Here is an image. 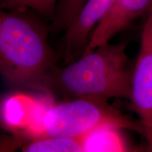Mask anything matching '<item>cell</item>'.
Instances as JSON below:
<instances>
[{
  "mask_svg": "<svg viewBox=\"0 0 152 152\" xmlns=\"http://www.w3.org/2000/svg\"><path fill=\"white\" fill-rule=\"evenodd\" d=\"M30 9L0 12V71L7 84L45 90L56 67L49 29Z\"/></svg>",
  "mask_w": 152,
  "mask_h": 152,
  "instance_id": "obj_1",
  "label": "cell"
},
{
  "mask_svg": "<svg viewBox=\"0 0 152 152\" xmlns=\"http://www.w3.org/2000/svg\"><path fill=\"white\" fill-rule=\"evenodd\" d=\"M127 43L100 45L65 68H54L46 89L68 97L129 99L134 67Z\"/></svg>",
  "mask_w": 152,
  "mask_h": 152,
  "instance_id": "obj_2",
  "label": "cell"
},
{
  "mask_svg": "<svg viewBox=\"0 0 152 152\" xmlns=\"http://www.w3.org/2000/svg\"><path fill=\"white\" fill-rule=\"evenodd\" d=\"M102 128L129 129L144 134L141 123L115 109L107 99L77 97L45 109L30 135L82 137Z\"/></svg>",
  "mask_w": 152,
  "mask_h": 152,
  "instance_id": "obj_3",
  "label": "cell"
},
{
  "mask_svg": "<svg viewBox=\"0 0 152 152\" xmlns=\"http://www.w3.org/2000/svg\"><path fill=\"white\" fill-rule=\"evenodd\" d=\"M130 106L138 115L152 151V6L147 12L131 82Z\"/></svg>",
  "mask_w": 152,
  "mask_h": 152,
  "instance_id": "obj_4",
  "label": "cell"
},
{
  "mask_svg": "<svg viewBox=\"0 0 152 152\" xmlns=\"http://www.w3.org/2000/svg\"><path fill=\"white\" fill-rule=\"evenodd\" d=\"M152 0H115L111 8L91 34L90 40L82 54L109 42L110 39L126 28L138 17L147 13Z\"/></svg>",
  "mask_w": 152,
  "mask_h": 152,
  "instance_id": "obj_5",
  "label": "cell"
},
{
  "mask_svg": "<svg viewBox=\"0 0 152 152\" xmlns=\"http://www.w3.org/2000/svg\"><path fill=\"white\" fill-rule=\"evenodd\" d=\"M115 0H87L78 14L66 29L65 52L66 63L83 54L95 28L111 8Z\"/></svg>",
  "mask_w": 152,
  "mask_h": 152,
  "instance_id": "obj_6",
  "label": "cell"
},
{
  "mask_svg": "<svg viewBox=\"0 0 152 152\" xmlns=\"http://www.w3.org/2000/svg\"><path fill=\"white\" fill-rule=\"evenodd\" d=\"M86 137H42L33 139L25 144L22 150L26 152H77L85 151Z\"/></svg>",
  "mask_w": 152,
  "mask_h": 152,
  "instance_id": "obj_7",
  "label": "cell"
},
{
  "mask_svg": "<svg viewBox=\"0 0 152 152\" xmlns=\"http://www.w3.org/2000/svg\"><path fill=\"white\" fill-rule=\"evenodd\" d=\"M58 0H1L4 10L24 11L31 9L45 18L53 20Z\"/></svg>",
  "mask_w": 152,
  "mask_h": 152,
  "instance_id": "obj_8",
  "label": "cell"
},
{
  "mask_svg": "<svg viewBox=\"0 0 152 152\" xmlns=\"http://www.w3.org/2000/svg\"><path fill=\"white\" fill-rule=\"evenodd\" d=\"M87 0H58L52 23L50 26L52 32L66 30L78 14Z\"/></svg>",
  "mask_w": 152,
  "mask_h": 152,
  "instance_id": "obj_9",
  "label": "cell"
}]
</instances>
